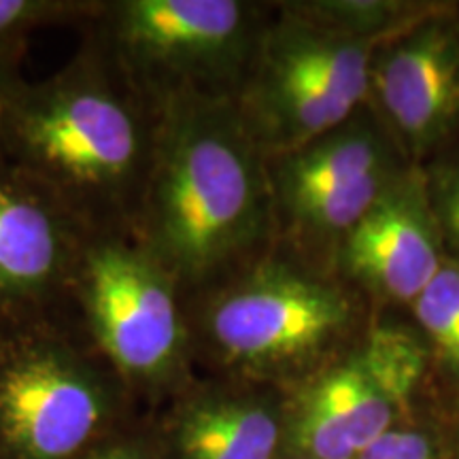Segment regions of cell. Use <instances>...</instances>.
<instances>
[{
    "instance_id": "6da1fadb",
    "label": "cell",
    "mask_w": 459,
    "mask_h": 459,
    "mask_svg": "<svg viewBox=\"0 0 459 459\" xmlns=\"http://www.w3.org/2000/svg\"><path fill=\"white\" fill-rule=\"evenodd\" d=\"M153 108L139 243L179 290L206 291L273 251L268 156L234 99L175 94Z\"/></svg>"
},
{
    "instance_id": "7a4b0ae2",
    "label": "cell",
    "mask_w": 459,
    "mask_h": 459,
    "mask_svg": "<svg viewBox=\"0 0 459 459\" xmlns=\"http://www.w3.org/2000/svg\"><path fill=\"white\" fill-rule=\"evenodd\" d=\"M204 294L192 342L237 381L300 385L366 336L364 294L294 251H268Z\"/></svg>"
},
{
    "instance_id": "3957f363",
    "label": "cell",
    "mask_w": 459,
    "mask_h": 459,
    "mask_svg": "<svg viewBox=\"0 0 459 459\" xmlns=\"http://www.w3.org/2000/svg\"><path fill=\"white\" fill-rule=\"evenodd\" d=\"M22 170L79 209L139 206L152 156L153 119L99 62L79 60L49 82L15 90L3 119Z\"/></svg>"
},
{
    "instance_id": "277c9868",
    "label": "cell",
    "mask_w": 459,
    "mask_h": 459,
    "mask_svg": "<svg viewBox=\"0 0 459 459\" xmlns=\"http://www.w3.org/2000/svg\"><path fill=\"white\" fill-rule=\"evenodd\" d=\"M281 7L234 96L268 158L307 145L368 107L372 56L385 41L332 30Z\"/></svg>"
},
{
    "instance_id": "5b68a950",
    "label": "cell",
    "mask_w": 459,
    "mask_h": 459,
    "mask_svg": "<svg viewBox=\"0 0 459 459\" xmlns=\"http://www.w3.org/2000/svg\"><path fill=\"white\" fill-rule=\"evenodd\" d=\"M119 68L156 102L175 94L234 99L268 24L240 0H119L105 4Z\"/></svg>"
},
{
    "instance_id": "8992f818",
    "label": "cell",
    "mask_w": 459,
    "mask_h": 459,
    "mask_svg": "<svg viewBox=\"0 0 459 459\" xmlns=\"http://www.w3.org/2000/svg\"><path fill=\"white\" fill-rule=\"evenodd\" d=\"M179 291L141 243L107 238L85 251L82 300L91 334L126 381L158 387L183 372L192 330Z\"/></svg>"
},
{
    "instance_id": "52a82bcc",
    "label": "cell",
    "mask_w": 459,
    "mask_h": 459,
    "mask_svg": "<svg viewBox=\"0 0 459 459\" xmlns=\"http://www.w3.org/2000/svg\"><path fill=\"white\" fill-rule=\"evenodd\" d=\"M115 395L107 378L54 338L0 353V459H77L105 438Z\"/></svg>"
},
{
    "instance_id": "ba28073f",
    "label": "cell",
    "mask_w": 459,
    "mask_h": 459,
    "mask_svg": "<svg viewBox=\"0 0 459 459\" xmlns=\"http://www.w3.org/2000/svg\"><path fill=\"white\" fill-rule=\"evenodd\" d=\"M368 107L415 166L459 141L457 7L438 4L378 45Z\"/></svg>"
},
{
    "instance_id": "9c48e42d",
    "label": "cell",
    "mask_w": 459,
    "mask_h": 459,
    "mask_svg": "<svg viewBox=\"0 0 459 459\" xmlns=\"http://www.w3.org/2000/svg\"><path fill=\"white\" fill-rule=\"evenodd\" d=\"M445 247L421 166H404L338 243L336 273L359 294L412 304L438 273Z\"/></svg>"
},
{
    "instance_id": "30bf717a",
    "label": "cell",
    "mask_w": 459,
    "mask_h": 459,
    "mask_svg": "<svg viewBox=\"0 0 459 459\" xmlns=\"http://www.w3.org/2000/svg\"><path fill=\"white\" fill-rule=\"evenodd\" d=\"M257 383L194 389L175 406L164 459H283L285 402Z\"/></svg>"
},
{
    "instance_id": "8fae6325",
    "label": "cell",
    "mask_w": 459,
    "mask_h": 459,
    "mask_svg": "<svg viewBox=\"0 0 459 459\" xmlns=\"http://www.w3.org/2000/svg\"><path fill=\"white\" fill-rule=\"evenodd\" d=\"M411 164L370 107L294 152L268 158L274 211L375 172Z\"/></svg>"
},
{
    "instance_id": "7c38bea8",
    "label": "cell",
    "mask_w": 459,
    "mask_h": 459,
    "mask_svg": "<svg viewBox=\"0 0 459 459\" xmlns=\"http://www.w3.org/2000/svg\"><path fill=\"white\" fill-rule=\"evenodd\" d=\"M68 255L65 220L49 200L0 175V308L48 296L65 277Z\"/></svg>"
},
{
    "instance_id": "4fadbf2b",
    "label": "cell",
    "mask_w": 459,
    "mask_h": 459,
    "mask_svg": "<svg viewBox=\"0 0 459 459\" xmlns=\"http://www.w3.org/2000/svg\"><path fill=\"white\" fill-rule=\"evenodd\" d=\"M324 395L349 436L355 455L395 428L398 406L359 355V344L336 364L307 378Z\"/></svg>"
},
{
    "instance_id": "5bb4252c",
    "label": "cell",
    "mask_w": 459,
    "mask_h": 459,
    "mask_svg": "<svg viewBox=\"0 0 459 459\" xmlns=\"http://www.w3.org/2000/svg\"><path fill=\"white\" fill-rule=\"evenodd\" d=\"M440 3H406V0H313L290 3V7L332 30L361 39H389L415 24Z\"/></svg>"
},
{
    "instance_id": "9a60e30c",
    "label": "cell",
    "mask_w": 459,
    "mask_h": 459,
    "mask_svg": "<svg viewBox=\"0 0 459 459\" xmlns=\"http://www.w3.org/2000/svg\"><path fill=\"white\" fill-rule=\"evenodd\" d=\"M411 308L438 368L459 378V260L445 255Z\"/></svg>"
},
{
    "instance_id": "2e32d148",
    "label": "cell",
    "mask_w": 459,
    "mask_h": 459,
    "mask_svg": "<svg viewBox=\"0 0 459 459\" xmlns=\"http://www.w3.org/2000/svg\"><path fill=\"white\" fill-rule=\"evenodd\" d=\"M432 213L443 238L445 254L459 260V153L421 166Z\"/></svg>"
},
{
    "instance_id": "e0dca14e",
    "label": "cell",
    "mask_w": 459,
    "mask_h": 459,
    "mask_svg": "<svg viewBox=\"0 0 459 459\" xmlns=\"http://www.w3.org/2000/svg\"><path fill=\"white\" fill-rule=\"evenodd\" d=\"M96 4L65 0H0V48L17 43L34 28L82 15Z\"/></svg>"
},
{
    "instance_id": "ac0fdd59",
    "label": "cell",
    "mask_w": 459,
    "mask_h": 459,
    "mask_svg": "<svg viewBox=\"0 0 459 459\" xmlns=\"http://www.w3.org/2000/svg\"><path fill=\"white\" fill-rule=\"evenodd\" d=\"M355 459H438L432 438L417 428H392Z\"/></svg>"
},
{
    "instance_id": "d6986e66",
    "label": "cell",
    "mask_w": 459,
    "mask_h": 459,
    "mask_svg": "<svg viewBox=\"0 0 459 459\" xmlns=\"http://www.w3.org/2000/svg\"><path fill=\"white\" fill-rule=\"evenodd\" d=\"M77 459H164L147 445L128 438H102Z\"/></svg>"
},
{
    "instance_id": "ffe728a7",
    "label": "cell",
    "mask_w": 459,
    "mask_h": 459,
    "mask_svg": "<svg viewBox=\"0 0 459 459\" xmlns=\"http://www.w3.org/2000/svg\"><path fill=\"white\" fill-rule=\"evenodd\" d=\"M13 91H15V88H13V85H11L9 79L4 77L3 68H0V119H3L4 108H7L11 96H13Z\"/></svg>"
},
{
    "instance_id": "44dd1931",
    "label": "cell",
    "mask_w": 459,
    "mask_h": 459,
    "mask_svg": "<svg viewBox=\"0 0 459 459\" xmlns=\"http://www.w3.org/2000/svg\"><path fill=\"white\" fill-rule=\"evenodd\" d=\"M457 434H459V432H457Z\"/></svg>"
}]
</instances>
